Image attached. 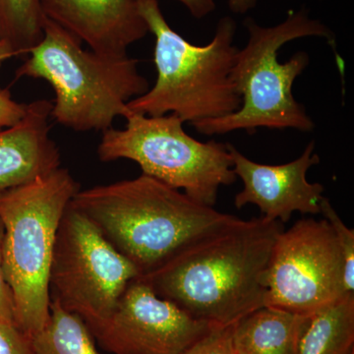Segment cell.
Wrapping results in <instances>:
<instances>
[{"label": "cell", "mask_w": 354, "mask_h": 354, "mask_svg": "<svg viewBox=\"0 0 354 354\" xmlns=\"http://www.w3.org/2000/svg\"><path fill=\"white\" fill-rule=\"evenodd\" d=\"M283 223L235 218L139 277L196 320L230 326L266 305V272Z\"/></svg>", "instance_id": "6da1fadb"}, {"label": "cell", "mask_w": 354, "mask_h": 354, "mask_svg": "<svg viewBox=\"0 0 354 354\" xmlns=\"http://www.w3.org/2000/svg\"><path fill=\"white\" fill-rule=\"evenodd\" d=\"M69 206L146 276L202 235L236 216L200 204L153 177L79 190Z\"/></svg>", "instance_id": "7a4b0ae2"}, {"label": "cell", "mask_w": 354, "mask_h": 354, "mask_svg": "<svg viewBox=\"0 0 354 354\" xmlns=\"http://www.w3.org/2000/svg\"><path fill=\"white\" fill-rule=\"evenodd\" d=\"M139 10L155 36L153 62L157 81L128 102L130 113L147 116L176 114L183 122L221 118L236 111L241 97L232 80L239 48L236 23L223 17L206 46L186 41L165 20L158 0H138Z\"/></svg>", "instance_id": "3957f363"}, {"label": "cell", "mask_w": 354, "mask_h": 354, "mask_svg": "<svg viewBox=\"0 0 354 354\" xmlns=\"http://www.w3.org/2000/svg\"><path fill=\"white\" fill-rule=\"evenodd\" d=\"M16 71V79H43L53 91L51 118L77 132L106 131L128 102L150 88L139 62L83 50L81 41L46 17L44 37Z\"/></svg>", "instance_id": "277c9868"}, {"label": "cell", "mask_w": 354, "mask_h": 354, "mask_svg": "<svg viewBox=\"0 0 354 354\" xmlns=\"http://www.w3.org/2000/svg\"><path fill=\"white\" fill-rule=\"evenodd\" d=\"M248 31L246 46L239 50L232 70V80L241 97V108L221 118L192 123L203 135H221L258 128L312 131L315 127L304 106L295 99L292 86L308 66L309 55L298 51L281 64L279 51L295 39L319 37L335 48L334 32L320 21L311 19L301 10L288 13V18L274 27H262L246 18Z\"/></svg>", "instance_id": "5b68a950"}, {"label": "cell", "mask_w": 354, "mask_h": 354, "mask_svg": "<svg viewBox=\"0 0 354 354\" xmlns=\"http://www.w3.org/2000/svg\"><path fill=\"white\" fill-rule=\"evenodd\" d=\"M79 184L59 169L0 192L3 272L12 293L15 325L28 337L50 316V272L60 221Z\"/></svg>", "instance_id": "8992f818"}, {"label": "cell", "mask_w": 354, "mask_h": 354, "mask_svg": "<svg viewBox=\"0 0 354 354\" xmlns=\"http://www.w3.org/2000/svg\"><path fill=\"white\" fill-rule=\"evenodd\" d=\"M123 129L102 133L97 156L108 162L127 158L153 177L200 204L214 207L221 186L236 181L227 144L203 142L183 129L176 114L147 116L130 113Z\"/></svg>", "instance_id": "52a82bcc"}, {"label": "cell", "mask_w": 354, "mask_h": 354, "mask_svg": "<svg viewBox=\"0 0 354 354\" xmlns=\"http://www.w3.org/2000/svg\"><path fill=\"white\" fill-rule=\"evenodd\" d=\"M138 270L90 220L67 207L58 227L50 272V299L88 326L108 318Z\"/></svg>", "instance_id": "ba28073f"}, {"label": "cell", "mask_w": 354, "mask_h": 354, "mask_svg": "<svg viewBox=\"0 0 354 354\" xmlns=\"http://www.w3.org/2000/svg\"><path fill=\"white\" fill-rule=\"evenodd\" d=\"M266 305L308 315L348 291L344 262L330 223L299 220L274 242L266 272Z\"/></svg>", "instance_id": "9c48e42d"}, {"label": "cell", "mask_w": 354, "mask_h": 354, "mask_svg": "<svg viewBox=\"0 0 354 354\" xmlns=\"http://www.w3.org/2000/svg\"><path fill=\"white\" fill-rule=\"evenodd\" d=\"M88 327L113 354H181L213 325L192 318L137 278L108 318Z\"/></svg>", "instance_id": "30bf717a"}, {"label": "cell", "mask_w": 354, "mask_h": 354, "mask_svg": "<svg viewBox=\"0 0 354 354\" xmlns=\"http://www.w3.org/2000/svg\"><path fill=\"white\" fill-rule=\"evenodd\" d=\"M227 146L234 174L243 183V190L234 199L237 209L255 205L263 218L281 223H288L295 212L320 214L325 187L307 180V171L320 162V158L314 153L313 141L297 160L277 165L253 162L232 144Z\"/></svg>", "instance_id": "8fae6325"}, {"label": "cell", "mask_w": 354, "mask_h": 354, "mask_svg": "<svg viewBox=\"0 0 354 354\" xmlns=\"http://www.w3.org/2000/svg\"><path fill=\"white\" fill-rule=\"evenodd\" d=\"M39 4L48 19L102 55H127V48L149 32L138 0H39Z\"/></svg>", "instance_id": "7c38bea8"}, {"label": "cell", "mask_w": 354, "mask_h": 354, "mask_svg": "<svg viewBox=\"0 0 354 354\" xmlns=\"http://www.w3.org/2000/svg\"><path fill=\"white\" fill-rule=\"evenodd\" d=\"M51 109L48 100L30 102L19 122L0 130V192L59 169V149L50 137Z\"/></svg>", "instance_id": "4fadbf2b"}, {"label": "cell", "mask_w": 354, "mask_h": 354, "mask_svg": "<svg viewBox=\"0 0 354 354\" xmlns=\"http://www.w3.org/2000/svg\"><path fill=\"white\" fill-rule=\"evenodd\" d=\"M304 316L265 306L235 323V354H295Z\"/></svg>", "instance_id": "5bb4252c"}, {"label": "cell", "mask_w": 354, "mask_h": 354, "mask_svg": "<svg viewBox=\"0 0 354 354\" xmlns=\"http://www.w3.org/2000/svg\"><path fill=\"white\" fill-rule=\"evenodd\" d=\"M354 292L304 315L295 354L354 353Z\"/></svg>", "instance_id": "9a60e30c"}, {"label": "cell", "mask_w": 354, "mask_h": 354, "mask_svg": "<svg viewBox=\"0 0 354 354\" xmlns=\"http://www.w3.org/2000/svg\"><path fill=\"white\" fill-rule=\"evenodd\" d=\"M32 354H100L87 323L51 298L50 316L31 337Z\"/></svg>", "instance_id": "2e32d148"}, {"label": "cell", "mask_w": 354, "mask_h": 354, "mask_svg": "<svg viewBox=\"0 0 354 354\" xmlns=\"http://www.w3.org/2000/svg\"><path fill=\"white\" fill-rule=\"evenodd\" d=\"M44 19L39 0H0V43L15 57L29 55L43 39Z\"/></svg>", "instance_id": "e0dca14e"}, {"label": "cell", "mask_w": 354, "mask_h": 354, "mask_svg": "<svg viewBox=\"0 0 354 354\" xmlns=\"http://www.w3.org/2000/svg\"><path fill=\"white\" fill-rule=\"evenodd\" d=\"M325 220L334 230L337 245L341 249L344 262V286L348 292H354V230L346 227V223L337 215L328 198L324 197L321 203V211Z\"/></svg>", "instance_id": "ac0fdd59"}, {"label": "cell", "mask_w": 354, "mask_h": 354, "mask_svg": "<svg viewBox=\"0 0 354 354\" xmlns=\"http://www.w3.org/2000/svg\"><path fill=\"white\" fill-rule=\"evenodd\" d=\"M234 325L213 326L181 354H235L232 342Z\"/></svg>", "instance_id": "d6986e66"}, {"label": "cell", "mask_w": 354, "mask_h": 354, "mask_svg": "<svg viewBox=\"0 0 354 354\" xmlns=\"http://www.w3.org/2000/svg\"><path fill=\"white\" fill-rule=\"evenodd\" d=\"M0 354H32L31 339L13 324L0 320Z\"/></svg>", "instance_id": "ffe728a7"}, {"label": "cell", "mask_w": 354, "mask_h": 354, "mask_svg": "<svg viewBox=\"0 0 354 354\" xmlns=\"http://www.w3.org/2000/svg\"><path fill=\"white\" fill-rule=\"evenodd\" d=\"M4 230L3 221L0 218V320L15 325L12 293L3 272Z\"/></svg>", "instance_id": "44dd1931"}, {"label": "cell", "mask_w": 354, "mask_h": 354, "mask_svg": "<svg viewBox=\"0 0 354 354\" xmlns=\"http://www.w3.org/2000/svg\"><path fill=\"white\" fill-rule=\"evenodd\" d=\"M26 109L27 104L13 100L7 88H0V130L19 122L24 116Z\"/></svg>", "instance_id": "7402d4cb"}, {"label": "cell", "mask_w": 354, "mask_h": 354, "mask_svg": "<svg viewBox=\"0 0 354 354\" xmlns=\"http://www.w3.org/2000/svg\"><path fill=\"white\" fill-rule=\"evenodd\" d=\"M197 19L206 17L216 9L215 0H177Z\"/></svg>", "instance_id": "603a6c76"}, {"label": "cell", "mask_w": 354, "mask_h": 354, "mask_svg": "<svg viewBox=\"0 0 354 354\" xmlns=\"http://www.w3.org/2000/svg\"><path fill=\"white\" fill-rule=\"evenodd\" d=\"M257 4V0H228V6L232 12L244 14Z\"/></svg>", "instance_id": "cb8c5ba5"}, {"label": "cell", "mask_w": 354, "mask_h": 354, "mask_svg": "<svg viewBox=\"0 0 354 354\" xmlns=\"http://www.w3.org/2000/svg\"><path fill=\"white\" fill-rule=\"evenodd\" d=\"M14 57L15 55H14L13 50L6 44L0 43V69L7 59Z\"/></svg>", "instance_id": "d4e9b609"}, {"label": "cell", "mask_w": 354, "mask_h": 354, "mask_svg": "<svg viewBox=\"0 0 354 354\" xmlns=\"http://www.w3.org/2000/svg\"><path fill=\"white\" fill-rule=\"evenodd\" d=\"M354 354V353H353Z\"/></svg>", "instance_id": "484cf974"}]
</instances>
